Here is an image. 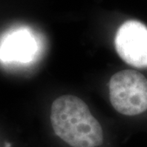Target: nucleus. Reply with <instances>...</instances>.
Listing matches in <instances>:
<instances>
[{
	"mask_svg": "<svg viewBox=\"0 0 147 147\" xmlns=\"http://www.w3.org/2000/svg\"><path fill=\"white\" fill-rule=\"evenodd\" d=\"M39 50V42L34 32L26 27H19L6 33L2 38L0 60L5 63H30Z\"/></svg>",
	"mask_w": 147,
	"mask_h": 147,
	"instance_id": "4",
	"label": "nucleus"
},
{
	"mask_svg": "<svg viewBox=\"0 0 147 147\" xmlns=\"http://www.w3.org/2000/svg\"><path fill=\"white\" fill-rule=\"evenodd\" d=\"M115 48L126 63L147 68V26L135 20L124 22L116 33Z\"/></svg>",
	"mask_w": 147,
	"mask_h": 147,
	"instance_id": "3",
	"label": "nucleus"
},
{
	"mask_svg": "<svg viewBox=\"0 0 147 147\" xmlns=\"http://www.w3.org/2000/svg\"><path fill=\"white\" fill-rule=\"evenodd\" d=\"M53 132L69 147H100L104 130L84 100L65 95L54 100L51 110Z\"/></svg>",
	"mask_w": 147,
	"mask_h": 147,
	"instance_id": "1",
	"label": "nucleus"
},
{
	"mask_svg": "<svg viewBox=\"0 0 147 147\" xmlns=\"http://www.w3.org/2000/svg\"><path fill=\"white\" fill-rule=\"evenodd\" d=\"M109 88L110 102L119 113L134 116L147 110V79L140 72L127 69L115 74Z\"/></svg>",
	"mask_w": 147,
	"mask_h": 147,
	"instance_id": "2",
	"label": "nucleus"
}]
</instances>
